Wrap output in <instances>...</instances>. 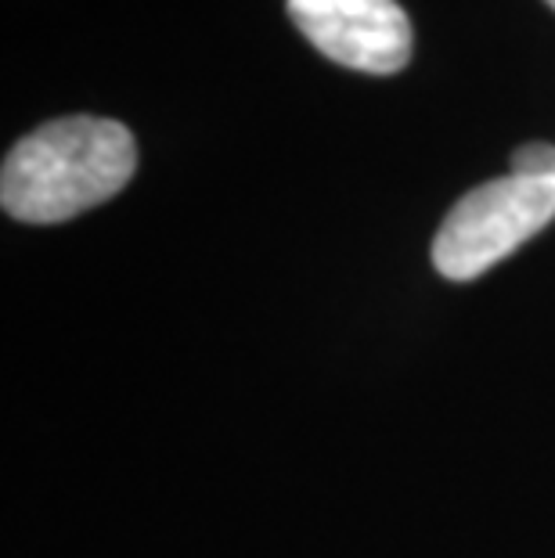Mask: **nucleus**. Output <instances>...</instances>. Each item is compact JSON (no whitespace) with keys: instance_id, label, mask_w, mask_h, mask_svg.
<instances>
[{"instance_id":"1","label":"nucleus","mask_w":555,"mask_h":558,"mask_svg":"<svg viewBox=\"0 0 555 558\" xmlns=\"http://www.w3.org/2000/svg\"><path fill=\"white\" fill-rule=\"evenodd\" d=\"M137 170L134 134L101 116H65L26 134L0 170V206L22 223H62L109 202Z\"/></svg>"},{"instance_id":"2","label":"nucleus","mask_w":555,"mask_h":558,"mask_svg":"<svg viewBox=\"0 0 555 558\" xmlns=\"http://www.w3.org/2000/svg\"><path fill=\"white\" fill-rule=\"evenodd\" d=\"M555 217V181L534 177H494L472 187L447 209L433 239V267L447 281H472Z\"/></svg>"},{"instance_id":"3","label":"nucleus","mask_w":555,"mask_h":558,"mask_svg":"<svg viewBox=\"0 0 555 558\" xmlns=\"http://www.w3.org/2000/svg\"><path fill=\"white\" fill-rule=\"evenodd\" d=\"M289 19L336 65L394 76L408 65L415 33L397 0H289Z\"/></svg>"},{"instance_id":"4","label":"nucleus","mask_w":555,"mask_h":558,"mask_svg":"<svg viewBox=\"0 0 555 558\" xmlns=\"http://www.w3.org/2000/svg\"><path fill=\"white\" fill-rule=\"evenodd\" d=\"M512 173L534 177V181H555V145L545 141H530L512 151Z\"/></svg>"},{"instance_id":"5","label":"nucleus","mask_w":555,"mask_h":558,"mask_svg":"<svg viewBox=\"0 0 555 558\" xmlns=\"http://www.w3.org/2000/svg\"><path fill=\"white\" fill-rule=\"evenodd\" d=\"M548 8H555V0H548Z\"/></svg>"}]
</instances>
